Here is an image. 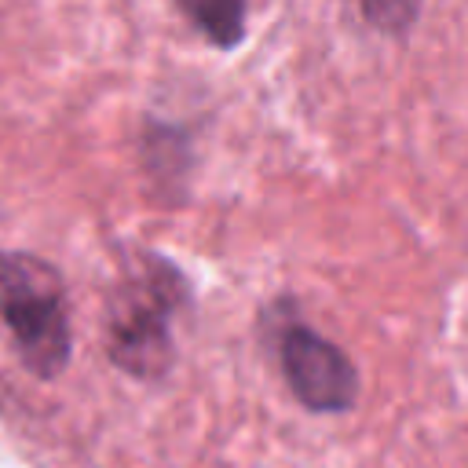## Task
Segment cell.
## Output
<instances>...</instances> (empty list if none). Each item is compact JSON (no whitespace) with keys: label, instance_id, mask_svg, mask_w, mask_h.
I'll return each mask as SVG.
<instances>
[{"label":"cell","instance_id":"obj_1","mask_svg":"<svg viewBox=\"0 0 468 468\" xmlns=\"http://www.w3.org/2000/svg\"><path fill=\"white\" fill-rule=\"evenodd\" d=\"M0 314L29 369L58 373L69 358V318L58 274L33 256H0Z\"/></svg>","mask_w":468,"mask_h":468},{"label":"cell","instance_id":"obj_2","mask_svg":"<svg viewBox=\"0 0 468 468\" xmlns=\"http://www.w3.org/2000/svg\"><path fill=\"white\" fill-rule=\"evenodd\" d=\"M282 373L292 395L311 410H347L355 402L358 380L347 355L307 325H292L282 336Z\"/></svg>","mask_w":468,"mask_h":468},{"label":"cell","instance_id":"obj_3","mask_svg":"<svg viewBox=\"0 0 468 468\" xmlns=\"http://www.w3.org/2000/svg\"><path fill=\"white\" fill-rule=\"evenodd\" d=\"M172 289L161 278H150L146 285H139L135 292L124 296V303L113 311L110 322V355L146 377L157 373L168 355H172V340H168V311H172Z\"/></svg>","mask_w":468,"mask_h":468},{"label":"cell","instance_id":"obj_4","mask_svg":"<svg viewBox=\"0 0 468 468\" xmlns=\"http://www.w3.org/2000/svg\"><path fill=\"white\" fill-rule=\"evenodd\" d=\"M179 7L216 48H234L245 33V0H179Z\"/></svg>","mask_w":468,"mask_h":468},{"label":"cell","instance_id":"obj_5","mask_svg":"<svg viewBox=\"0 0 468 468\" xmlns=\"http://www.w3.org/2000/svg\"><path fill=\"white\" fill-rule=\"evenodd\" d=\"M420 0H362L366 18L384 33H402L413 26Z\"/></svg>","mask_w":468,"mask_h":468}]
</instances>
